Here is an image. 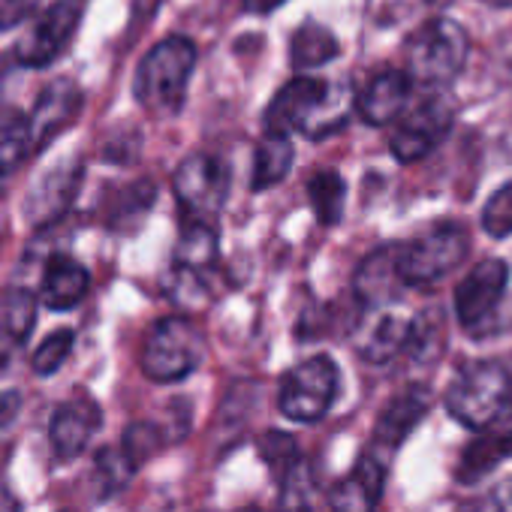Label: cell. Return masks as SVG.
I'll return each mask as SVG.
<instances>
[{
	"mask_svg": "<svg viewBox=\"0 0 512 512\" xmlns=\"http://www.w3.org/2000/svg\"><path fill=\"white\" fill-rule=\"evenodd\" d=\"M196 46L187 37L160 40L142 61L133 79L139 106L154 118H175L187 100V85L196 67Z\"/></svg>",
	"mask_w": 512,
	"mask_h": 512,
	"instance_id": "1",
	"label": "cell"
},
{
	"mask_svg": "<svg viewBox=\"0 0 512 512\" xmlns=\"http://www.w3.org/2000/svg\"><path fill=\"white\" fill-rule=\"evenodd\" d=\"M512 395V371L500 362L464 365L446 389V410L473 431L491 428Z\"/></svg>",
	"mask_w": 512,
	"mask_h": 512,
	"instance_id": "2",
	"label": "cell"
},
{
	"mask_svg": "<svg viewBox=\"0 0 512 512\" xmlns=\"http://www.w3.org/2000/svg\"><path fill=\"white\" fill-rule=\"evenodd\" d=\"M467 52H470V40L458 22L431 19L404 46L407 73L413 82L425 88H443L464 70Z\"/></svg>",
	"mask_w": 512,
	"mask_h": 512,
	"instance_id": "3",
	"label": "cell"
},
{
	"mask_svg": "<svg viewBox=\"0 0 512 512\" xmlns=\"http://www.w3.org/2000/svg\"><path fill=\"white\" fill-rule=\"evenodd\" d=\"M205 359V332L190 317H163L142 344V374L154 383H178Z\"/></svg>",
	"mask_w": 512,
	"mask_h": 512,
	"instance_id": "4",
	"label": "cell"
},
{
	"mask_svg": "<svg viewBox=\"0 0 512 512\" xmlns=\"http://www.w3.org/2000/svg\"><path fill=\"white\" fill-rule=\"evenodd\" d=\"M470 238L458 223H437L407 244H398V269L407 287L425 290L464 263Z\"/></svg>",
	"mask_w": 512,
	"mask_h": 512,
	"instance_id": "5",
	"label": "cell"
},
{
	"mask_svg": "<svg viewBox=\"0 0 512 512\" xmlns=\"http://www.w3.org/2000/svg\"><path fill=\"white\" fill-rule=\"evenodd\" d=\"M172 193L184 220L214 223L229 196V166L214 154H190L172 172Z\"/></svg>",
	"mask_w": 512,
	"mask_h": 512,
	"instance_id": "6",
	"label": "cell"
},
{
	"mask_svg": "<svg viewBox=\"0 0 512 512\" xmlns=\"http://www.w3.org/2000/svg\"><path fill=\"white\" fill-rule=\"evenodd\" d=\"M338 365L329 356H314L287 371L278 392V407L293 422H320L338 395Z\"/></svg>",
	"mask_w": 512,
	"mask_h": 512,
	"instance_id": "7",
	"label": "cell"
},
{
	"mask_svg": "<svg viewBox=\"0 0 512 512\" xmlns=\"http://www.w3.org/2000/svg\"><path fill=\"white\" fill-rule=\"evenodd\" d=\"M82 0H58L46 7L31 28L16 43V61L28 70H46L52 67L76 40L82 25Z\"/></svg>",
	"mask_w": 512,
	"mask_h": 512,
	"instance_id": "8",
	"label": "cell"
},
{
	"mask_svg": "<svg viewBox=\"0 0 512 512\" xmlns=\"http://www.w3.org/2000/svg\"><path fill=\"white\" fill-rule=\"evenodd\" d=\"M455 112L449 106L446 97L431 94L425 100H419L416 106H407L404 115L395 121L389 148L395 154L398 163H416L422 157H428L452 130Z\"/></svg>",
	"mask_w": 512,
	"mask_h": 512,
	"instance_id": "9",
	"label": "cell"
},
{
	"mask_svg": "<svg viewBox=\"0 0 512 512\" xmlns=\"http://www.w3.org/2000/svg\"><path fill=\"white\" fill-rule=\"evenodd\" d=\"M509 287V266L500 256L476 263L461 284L455 287V317L464 329L479 332L503 302V293Z\"/></svg>",
	"mask_w": 512,
	"mask_h": 512,
	"instance_id": "10",
	"label": "cell"
},
{
	"mask_svg": "<svg viewBox=\"0 0 512 512\" xmlns=\"http://www.w3.org/2000/svg\"><path fill=\"white\" fill-rule=\"evenodd\" d=\"M329 85L320 76H296L290 79L269 103L263 115V133L293 136L296 130H308L311 115L326 103Z\"/></svg>",
	"mask_w": 512,
	"mask_h": 512,
	"instance_id": "11",
	"label": "cell"
},
{
	"mask_svg": "<svg viewBox=\"0 0 512 512\" xmlns=\"http://www.w3.org/2000/svg\"><path fill=\"white\" fill-rule=\"evenodd\" d=\"M82 115V91L70 79L52 82L40 97L31 118V133H34V151L49 148L61 133H67L76 118Z\"/></svg>",
	"mask_w": 512,
	"mask_h": 512,
	"instance_id": "12",
	"label": "cell"
},
{
	"mask_svg": "<svg viewBox=\"0 0 512 512\" xmlns=\"http://www.w3.org/2000/svg\"><path fill=\"white\" fill-rule=\"evenodd\" d=\"M103 425V410L97 407V401L91 398H73V401H64L55 416H52V425H49V440H52V449L61 461H73L79 458L91 437L100 431Z\"/></svg>",
	"mask_w": 512,
	"mask_h": 512,
	"instance_id": "13",
	"label": "cell"
},
{
	"mask_svg": "<svg viewBox=\"0 0 512 512\" xmlns=\"http://www.w3.org/2000/svg\"><path fill=\"white\" fill-rule=\"evenodd\" d=\"M410 91H413V79L407 70H383L356 97V112L371 127L395 124L410 106Z\"/></svg>",
	"mask_w": 512,
	"mask_h": 512,
	"instance_id": "14",
	"label": "cell"
},
{
	"mask_svg": "<svg viewBox=\"0 0 512 512\" xmlns=\"http://www.w3.org/2000/svg\"><path fill=\"white\" fill-rule=\"evenodd\" d=\"M82 187V166L79 163H61L58 169H52L43 181H37L25 199V214L34 226H49L55 220H61L73 199L79 196Z\"/></svg>",
	"mask_w": 512,
	"mask_h": 512,
	"instance_id": "15",
	"label": "cell"
},
{
	"mask_svg": "<svg viewBox=\"0 0 512 512\" xmlns=\"http://www.w3.org/2000/svg\"><path fill=\"white\" fill-rule=\"evenodd\" d=\"M383 488H386V470L380 458L362 455L356 467L329 491V506L332 512H377Z\"/></svg>",
	"mask_w": 512,
	"mask_h": 512,
	"instance_id": "16",
	"label": "cell"
},
{
	"mask_svg": "<svg viewBox=\"0 0 512 512\" xmlns=\"http://www.w3.org/2000/svg\"><path fill=\"white\" fill-rule=\"evenodd\" d=\"M428 407H431V398L419 386H410L407 392L395 395L374 425V449L395 452L410 437V431L425 419Z\"/></svg>",
	"mask_w": 512,
	"mask_h": 512,
	"instance_id": "17",
	"label": "cell"
},
{
	"mask_svg": "<svg viewBox=\"0 0 512 512\" xmlns=\"http://www.w3.org/2000/svg\"><path fill=\"white\" fill-rule=\"evenodd\" d=\"M404 278L398 269V244L395 247H377L371 256H365L356 272V296L368 308H380L398 299V290H404Z\"/></svg>",
	"mask_w": 512,
	"mask_h": 512,
	"instance_id": "18",
	"label": "cell"
},
{
	"mask_svg": "<svg viewBox=\"0 0 512 512\" xmlns=\"http://www.w3.org/2000/svg\"><path fill=\"white\" fill-rule=\"evenodd\" d=\"M37 323V296L25 287H7L0 293V368L25 347Z\"/></svg>",
	"mask_w": 512,
	"mask_h": 512,
	"instance_id": "19",
	"label": "cell"
},
{
	"mask_svg": "<svg viewBox=\"0 0 512 512\" xmlns=\"http://www.w3.org/2000/svg\"><path fill=\"white\" fill-rule=\"evenodd\" d=\"M88 287H91L88 269L79 260H73V256L55 253L43 272L40 302L49 311H73L88 296Z\"/></svg>",
	"mask_w": 512,
	"mask_h": 512,
	"instance_id": "20",
	"label": "cell"
},
{
	"mask_svg": "<svg viewBox=\"0 0 512 512\" xmlns=\"http://www.w3.org/2000/svg\"><path fill=\"white\" fill-rule=\"evenodd\" d=\"M338 55H341L338 37L326 25H320V22H305L290 37V67L296 73L320 70V67L332 64Z\"/></svg>",
	"mask_w": 512,
	"mask_h": 512,
	"instance_id": "21",
	"label": "cell"
},
{
	"mask_svg": "<svg viewBox=\"0 0 512 512\" xmlns=\"http://www.w3.org/2000/svg\"><path fill=\"white\" fill-rule=\"evenodd\" d=\"M506 455H512V437H506L497 428H485L482 437H476L473 443H467V449L461 452V461H458V473L455 476L464 485H476Z\"/></svg>",
	"mask_w": 512,
	"mask_h": 512,
	"instance_id": "22",
	"label": "cell"
},
{
	"mask_svg": "<svg viewBox=\"0 0 512 512\" xmlns=\"http://www.w3.org/2000/svg\"><path fill=\"white\" fill-rule=\"evenodd\" d=\"M217 260V232L214 223H202V220H184L178 247H175V269L184 272H196L205 275Z\"/></svg>",
	"mask_w": 512,
	"mask_h": 512,
	"instance_id": "23",
	"label": "cell"
},
{
	"mask_svg": "<svg viewBox=\"0 0 512 512\" xmlns=\"http://www.w3.org/2000/svg\"><path fill=\"white\" fill-rule=\"evenodd\" d=\"M413 326H416V320H404V317H395V314L380 317V320L368 329L365 344L359 347V356L368 359V362H377V365L395 359L398 353L410 350Z\"/></svg>",
	"mask_w": 512,
	"mask_h": 512,
	"instance_id": "24",
	"label": "cell"
},
{
	"mask_svg": "<svg viewBox=\"0 0 512 512\" xmlns=\"http://www.w3.org/2000/svg\"><path fill=\"white\" fill-rule=\"evenodd\" d=\"M296 163V151L290 136H275L263 133V142L256 145L253 154V190H266L275 187L287 178V172Z\"/></svg>",
	"mask_w": 512,
	"mask_h": 512,
	"instance_id": "25",
	"label": "cell"
},
{
	"mask_svg": "<svg viewBox=\"0 0 512 512\" xmlns=\"http://www.w3.org/2000/svg\"><path fill=\"white\" fill-rule=\"evenodd\" d=\"M34 154L31 118L19 112L0 115V178L16 172Z\"/></svg>",
	"mask_w": 512,
	"mask_h": 512,
	"instance_id": "26",
	"label": "cell"
},
{
	"mask_svg": "<svg viewBox=\"0 0 512 512\" xmlns=\"http://www.w3.org/2000/svg\"><path fill=\"white\" fill-rule=\"evenodd\" d=\"M308 196H311V208L317 214V220L323 226H335L344 217V196H347V184L335 169H320L308 178Z\"/></svg>",
	"mask_w": 512,
	"mask_h": 512,
	"instance_id": "27",
	"label": "cell"
},
{
	"mask_svg": "<svg viewBox=\"0 0 512 512\" xmlns=\"http://www.w3.org/2000/svg\"><path fill=\"white\" fill-rule=\"evenodd\" d=\"M154 196H157V187L151 181H145V178L133 181L130 187H124L115 196V202L109 208V226L118 232H133L142 223V217L151 211Z\"/></svg>",
	"mask_w": 512,
	"mask_h": 512,
	"instance_id": "28",
	"label": "cell"
},
{
	"mask_svg": "<svg viewBox=\"0 0 512 512\" xmlns=\"http://www.w3.org/2000/svg\"><path fill=\"white\" fill-rule=\"evenodd\" d=\"M136 470L139 467L127 458V452L121 446L118 449H112V446L100 449L97 458H94V488H97V500H109L118 491H124L130 485V479H133Z\"/></svg>",
	"mask_w": 512,
	"mask_h": 512,
	"instance_id": "29",
	"label": "cell"
},
{
	"mask_svg": "<svg viewBox=\"0 0 512 512\" xmlns=\"http://www.w3.org/2000/svg\"><path fill=\"white\" fill-rule=\"evenodd\" d=\"M73 344H76V332H73V329H58V332H52V335L37 347V353H34V359H31L34 374H37V377H52V374L70 359Z\"/></svg>",
	"mask_w": 512,
	"mask_h": 512,
	"instance_id": "30",
	"label": "cell"
},
{
	"mask_svg": "<svg viewBox=\"0 0 512 512\" xmlns=\"http://www.w3.org/2000/svg\"><path fill=\"white\" fill-rule=\"evenodd\" d=\"M160 446H163V431L154 422H133L121 437V449L127 452V458L136 467H142L148 458H154L160 452Z\"/></svg>",
	"mask_w": 512,
	"mask_h": 512,
	"instance_id": "31",
	"label": "cell"
},
{
	"mask_svg": "<svg viewBox=\"0 0 512 512\" xmlns=\"http://www.w3.org/2000/svg\"><path fill=\"white\" fill-rule=\"evenodd\" d=\"M482 229L491 238H506L512 235V181H506L503 187H497L488 202L482 205V217H479Z\"/></svg>",
	"mask_w": 512,
	"mask_h": 512,
	"instance_id": "32",
	"label": "cell"
},
{
	"mask_svg": "<svg viewBox=\"0 0 512 512\" xmlns=\"http://www.w3.org/2000/svg\"><path fill=\"white\" fill-rule=\"evenodd\" d=\"M260 455H263V461H269V467L275 473L287 476L299 464V443L284 431H269L260 437Z\"/></svg>",
	"mask_w": 512,
	"mask_h": 512,
	"instance_id": "33",
	"label": "cell"
},
{
	"mask_svg": "<svg viewBox=\"0 0 512 512\" xmlns=\"http://www.w3.org/2000/svg\"><path fill=\"white\" fill-rule=\"evenodd\" d=\"M458 512H512V482H500L488 488L482 497H473Z\"/></svg>",
	"mask_w": 512,
	"mask_h": 512,
	"instance_id": "34",
	"label": "cell"
},
{
	"mask_svg": "<svg viewBox=\"0 0 512 512\" xmlns=\"http://www.w3.org/2000/svg\"><path fill=\"white\" fill-rule=\"evenodd\" d=\"M40 7V0H0V31L19 28L25 19H31Z\"/></svg>",
	"mask_w": 512,
	"mask_h": 512,
	"instance_id": "35",
	"label": "cell"
},
{
	"mask_svg": "<svg viewBox=\"0 0 512 512\" xmlns=\"http://www.w3.org/2000/svg\"><path fill=\"white\" fill-rule=\"evenodd\" d=\"M19 404H22V398H19V392H7V395H0V428H4L16 413H19Z\"/></svg>",
	"mask_w": 512,
	"mask_h": 512,
	"instance_id": "36",
	"label": "cell"
},
{
	"mask_svg": "<svg viewBox=\"0 0 512 512\" xmlns=\"http://www.w3.org/2000/svg\"><path fill=\"white\" fill-rule=\"evenodd\" d=\"M244 4H247V10H253V13H272V10L284 7V0H244Z\"/></svg>",
	"mask_w": 512,
	"mask_h": 512,
	"instance_id": "37",
	"label": "cell"
},
{
	"mask_svg": "<svg viewBox=\"0 0 512 512\" xmlns=\"http://www.w3.org/2000/svg\"><path fill=\"white\" fill-rule=\"evenodd\" d=\"M0 512H19V506H16V500L0 488Z\"/></svg>",
	"mask_w": 512,
	"mask_h": 512,
	"instance_id": "38",
	"label": "cell"
},
{
	"mask_svg": "<svg viewBox=\"0 0 512 512\" xmlns=\"http://www.w3.org/2000/svg\"><path fill=\"white\" fill-rule=\"evenodd\" d=\"M485 4H491L497 10H506V7H512V0H485Z\"/></svg>",
	"mask_w": 512,
	"mask_h": 512,
	"instance_id": "39",
	"label": "cell"
},
{
	"mask_svg": "<svg viewBox=\"0 0 512 512\" xmlns=\"http://www.w3.org/2000/svg\"><path fill=\"white\" fill-rule=\"evenodd\" d=\"M241 512H260V509H241Z\"/></svg>",
	"mask_w": 512,
	"mask_h": 512,
	"instance_id": "40",
	"label": "cell"
}]
</instances>
